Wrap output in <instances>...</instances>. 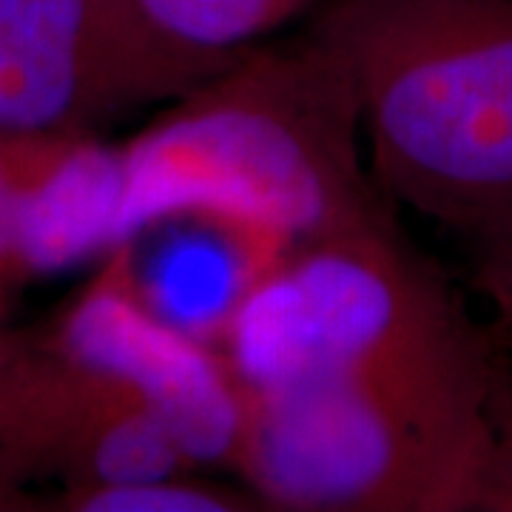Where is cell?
Wrapping results in <instances>:
<instances>
[{
	"mask_svg": "<svg viewBox=\"0 0 512 512\" xmlns=\"http://www.w3.org/2000/svg\"><path fill=\"white\" fill-rule=\"evenodd\" d=\"M311 37L350 72L387 200L464 234L512 214V0H333Z\"/></svg>",
	"mask_w": 512,
	"mask_h": 512,
	"instance_id": "obj_3",
	"label": "cell"
},
{
	"mask_svg": "<svg viewBox=\"0 0 512 512\" xmlns=\"http://www.w3.org/2000/svg\"><path fill=\"white\" fill-rule=\"evenodd\" d=\"M476 251V288L495 316V342L512 362V214L467 234Z\"/></svg>",
	"mask_w": 512,
	"mask_h": 512,
	"instance_id": "obj_11",
	"label": "cell"
},
{
	"mask_svg": "<svg viewBox=\"0 0 512 512\" xmlns=\"http://www.w3.org/2000/svg\"><path fill=\"white\" fill-rule=\"evenodd\" d=\"M120 146L123 242L174 211L237 217L291 251L396 225L362 160L350 72L311 35L245 49Z\"/></svg>",
	"mask_w": 512,
	"mask_h": 512,
	"instance_id": "obj_1",
	"label": "cell"
},
{
	"mask_svg": "<svg viewBox=\"0 0 512 512\" xmlns=\"http://www.w3.org/2000/svg\"><path fill=\"white\" fill-rule=\"evenodd\" d=\"M49 350L154 416L197 470L234 464L245 424V390L234 367L222 350L148 311L114 251L63 313Z\"/></svg>",
	"mask_w": 512,
	"mask_h": 512,
	"instance_id": "obj_6",
	"label": "cell"
},
{
	"mask_svg": "<svg viewBox=\"0 0 512 512\" xmlns=\"http://www.w3.org/2000/svg\"><path fill=\"white\" fill-rule=\"evenodd\" d=\"M26 276L72 271L123 242V146L100 137L60 140L12 205Z\"/></svg>",
	"mask_w": 512,
	"mask_h": 512,
	"instance_id": "obj_8",
	"label": "cell"
},
{
	"mask_svg": "<svg viewBox=\"0 0 512 512\" xmlns=\"http://www.w3.org/2000/svg\"><path fill=\"white\" fill-rule=\"evenodd\" d=\"M114 254L134 296L160 322L222 350L251 293L291 248L228 214L174 211L140 225Z\"/></svg>",
	"mask_w": 512,
	"mask_h": 512,
	"instance_id": "obj_7",
	"label": "cell"
},
{
	"mask_svg": "<svg viewBox=\"0 0 512 512\" xmlns=\"http://www.w3.org/2000/svg\"><path fill=\"white\" fill-rule=\"evenodd\" d=\"M194 473L197 470L126 484L77 487L60 495L57 507L80 512H242L262 507L254 493L200 481Z\"/></svg>",
	"mask_w": 512,
	"mask_h": 512,
	"instance_id": "obj_10",
	"label": "cell"
},
{
	"mask_svg": "<svg viewBox=\"0 0 512 512\" xmlns=\"http://www.w3.org/2000/svg\"><path fill=\"white\" fill-rule=\"evenodd\" d=\"M239 55L171 40L137 0H0V134L100 137Z\"/></svg>",
	"mask_w": 512,
	"mask_h": 512,
	"instance_id": "obj_5",
	"label": "cell"
},
{
	"mask_svg": "<svg viewBox=\"0 0 512 512\" xmlns=\"http://www.w3.org/2000/svg\"><path fill=\"white\" fill-rule=\"evenodd\" d=\"M12 353H15V348L0 336V373H3V367H6V362L12 359Z\"/></svg>",
	"mask_w": 512,
	"mask_h": 512,
	"instance_id": "obj_13",
	"label": "cell"
},
{
	"mask_svg": "<svg viewBox=\"0 0 512 512\" xmlns=\"http://www.w3.org/2000/svg\"><path fill=\"white\" fill-rule=\"evenodd\" d=\"M222 353L242 390L356 384L512 433L504 350L399 225L291 251L251 293Z\"/></svg>",
	"mask_w": 512,
	"mask_h": 512,
	"instance_id": "obj_2",
	"label": "cell"
},
{
	"mask_svg": "<svg viewBox=\"0 0 512 512\" xmlns=\"http://www.w3.org/2000/svg\"><path fill=\"white\" fill-rule=\"evenodd\" d=\"M60 140L69 137H12L0 134V208L15 205L18 194L46 163Z\"/></svg>",
	"mask_w": 512,
	"mask_h": 512,
	"instance_id": "obj_12",
	"label": "cell"
},
{
	"mask_svg": "<svg viewBox=\"0 0 512 512\" xmlns=\"http://www.w3.org/2000/svg\"><path fill=\"white\" fill-rule=\"evenodd\" d=\"M308 0H137L146 18L200 52H245L291 20Z\"/></svg>",
	"mask_w": 512,
	"mask_h": 512,
	"instance_id": "obj_9",
	"label": "cell"
},
{
	"mask_svg": "<svg viewBox=\"0 0 512 512\" xmlns=\"http://www.w3.org/2000/svg\"><path fill=\"white\" fill-rule=\"evenodd\" d=\"M231 467L271 510H512V433L356 384L245 390Z\"/></svg>",
	"mask_w": 512,
	"mask_h": 512,
	"instance_id": "obj_4",
	"label": "cell"
}]
</instances>
